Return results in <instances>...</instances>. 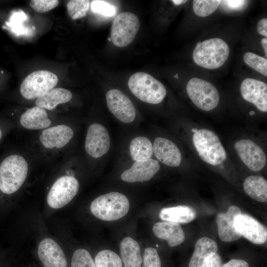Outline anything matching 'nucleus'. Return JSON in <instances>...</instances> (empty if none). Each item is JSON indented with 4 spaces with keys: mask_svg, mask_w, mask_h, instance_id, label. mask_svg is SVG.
Segmentation results:
<instances>
[{
    "mask_svg": "<svg viewBox=\"0 0 267 267\" xmlns=\"http://www.w3.org/2000/svg\"><path fill=\"white\" fill-rule=\"evenodd\" d=\"M234 147L242 162L251 171L258 172L265 167L267 162L266 153L254 141L242 138L235 142Z\"/></svg>",
    "mask_w": 267,
    "mask_h": 267,
    "instance_id": "f8f14e48",
    "label": "nucleus"
},
{
    "mask_svg": "<svg viewBox=\"0 0 267 267\" xmlns=\"http://www.w3.org/2000/svg\"><path fill=\"white\" fill-rule=\"evenodd\" d=\"M236 230L249 241L256 244H263L267 240V230L262 224L252 217L240 214L234 219Z\"/></svg>",
    "mask_w": 267,
    "mask_h": 267,
    "instance_id": "4468645a",
    "label": "nucleus"
},
{
    "mask_svg": "<svg viewBox=\"0 0 267 267\" xmlns=\"http://www.w3.org/2000/svg\"><path fill=\"white\" fill-rule=\"evenodd\" d=\"M107 107L110 112L120 121L129 124L136 117V110L129 97L118 89H111L106 94Z\"/></svg>",
    "mask_w": 267,
    "mask_h": 267,
    "instance_id": "ddd939ff",
    "label": "nucleus"
},
{
    "mask_svg": "<svg viewBox=\"0 0 267 267\" xmlns=\"http://www.w3.org/2000/svg\"><path fill=\"white\" fill-rule=\"evenodd\" d=\"M241 213L238 207L232 205L228 208L226 213H221L217 215L216 222L218 233L222 241L229 242L241 237L234 226V218Z\"/></svg>",
    "mask_w": 267,
    "mask_h": 267,
    "instance_id": "aec40b11",
    "label": "nucleus"
},
{
    "mask_svg": "<svg viewBox=\"0 0 267 267\" xmlns=\"http://www.w3.org/2000/svg\"><path fill=\"white\" fill-rule=\"evenodd\" d=\"M186 89L192 102L202 110L211 111L219 103L220 97L217 89L207 81L192 78L188 82Z\"/></svg>",
    "mask_w": 267,
    "mask_h": 267,
    "instance_id": "0eeeda50",
    "label": "nucleus"
},
{
    "mask_svg": "<svg viewBox=\"0 0 267 267\" xmlns=\"http://www.w3.org/2000/svg\"><path fill=\"white\" fill-rule=\"evenodd\" d=\"M92 11L96 13L107 16H112L115 14L116 8L113 5L104 0H93L91 3Z\"/></svg>",
    "mask_w": 267,
    "mask_h": 267,
    "instance_id": "473e14b6",
    "label": "nucleus"
},
{
    "mask_svg": "<svg viewBox=\"0 0 267 267\" xmlns=\"http://www.w3.org/2000/svg\"><path fill=\"white\" fill-rule=\"evenodd\" d=\"M80 187L74 176L63 175L58 177L50 186L46 202L51 208L58 209L68 204L77 194Z\"/></svg>",
    "mask_w": 267,
    "mask_h": 267,
    "instance_id": "6e6552de",
    "label": "nucleus"
},
{
    "mask_svg": "<svg viewBox=\"0 0 267 267\" xmlns=\"http://www.w3.org/2000/svg\"><path fill=\"white\" fill-rule=\"evenodd\" d=\"M244 62L263 76H267V59L254 53L247 52L243 55Z\"/></svg>",
    "mask_w": 267,
    "mask_h": 267,
    "instance_id": "7c9ffc66",
    "label": "nucleus"
},
{
    "mask_svg": "<svg viewBox=\"0 0 267 267\" xmlns=\"http://www.w3.org/2000/svg\"><path fill=\"white\" fill-rule=\"evenodd\" d=\"M218 250L215 241L207 237L200 238L195 243L188 267H203L208 258L217 253Z\"/></svg>",
    "mask_w": 267,
    "mask_h": 267,
    "instance_id": "4be33fe9",
    "label": "nucleus"
},
{
    "mask_svg": "<svg viewBox=\"0 0 267 267\" xmlns=\"http://www.w3.org/2000/svg\"><path fill=\"white\" fill-rule=\"evenodd\" d=\"M74 131L65 124H57L40 131L36 142L44 153H58L62 151L71 141Z\"/></svg>",
    "mask_w": 267,
    "mask_h": 267,
    "instance_id": "423d86ee",
    "label": "nucleus"
},
{
    "mask_svg": "<svg viewBox=\"0 0 267 267\" xmlns=\"http://www.w3.org/2000/svg\"><path fill=\"white\" fill-rule=\"evenodd\" d=\"M261 44L264 50L265 56L267 57V38H264L261 40Z\"/></svg>",
    "mask_w": 267,
    "mask_h": 267,
    "instance_id": "a19ab883",
    "label": "nucleus"
},
{
    "mask_svg": "<svg viewBox=\"0 0 267 267\" xmlns=\"http://www.w3.org/2000/svg\"><path fill=\"white\" fill-rule=\"evenodd\" d=\"M72 93L68 89L53 88L36 100V105L46 110H53L60 104L66 103L72 98Z\"/></svg>",
    "mask_w": 267,
    "mask_h": 267,
    "instance_id": "5701e85b",
    "label": "nucleus"
},
{
    "mask_svg": "<svg viewBox=\"0 0 267 267\" xmlns=\"http://www.w3.org/2000/svg\"><path fill=\"white\" fill-rule=\"evenodd\" d=\"M96 267H123L120 257L114 252L103 250L99 252L94 259Z\"/></svg>",
    "mask_w": 267,
    "mask_h": 267,
    "instance_id": "cd10ccee",
    "label": "nucleus"
},
{
    "mask_svg": "<svg viewBox=\"0 0 267 267\" xmlns=\"http://www.w3.org/2000/svg\"><path fill=\"white\" fill-rule=\"evenodd\" d=\"M58 82L57 76L47 70H38L27 76L23 81L20 92L26 99H37L54 88Z\"/></svg>",
    "mask_w": 267,
    "mask_h": 267,
    "instance_id": "9d476101",
    "label": "nucleus"
},
{
    "mask_svg": "<svg viewBox=\"0 0 267 267\" xmlns=\"http://www.w3.org/2000/svg\"><path fill=\"white\" fill-rule=\"evenodd\" d=\"M243 189L254 200L261 202L267 201V181L263 177L249 176L244 181Z\"/></svg>",
    "mask_w": 267,
    "mask_h": 267,
    "instance_id": "a878e982",
    "label": "nucleus"
},
{
    "mask_svg": "<svg viewBox=\"0 0 267 267\" xmlns=\"http://www.w3.org/2000/svg\"><path fill=\"white\" fill-rule=\"evenodd\" d=\"M142 262L143 267H161V262L157 250L152 247L145 249Z\"/></svg>",
    "mask_w": 267,
    "mask_h": 267,
    "instance_id": "72a5a7b5",
    "label": "nucleus"
},
{
    "mask_svg": "<svg viewBox=\"0 0 267 267\" xmlns=\"http://www.w3.org/2000/svg\"><path fill=\"white\" fill-rule=\"evenodd\" d=\"M130 203L121 193L111 192L99 196L91 203L90 210L97 218L105 221L121 219L128 212Z\"/></svg>",
    "mask_w": 267,
    "mask_h": 267,
    "instance_id": "7ed1b4c3",
    "label": "nucleus"
},
{
    "mask_svg": "<svg viewBox=\"0 0 267 267\" xmlns=\"http://www.w3.org/2000/svg\"><path fill=\"white\" fill-rule=\"evenodd\" d=\"M196 215L193 208L185 205L164 208L159 213L161 220L178 223L190 222L195 219Z\"/></svg>",
    "mask_w": 267,
    "mask_h": 267,
    "instance_id": "393cba45",
    "label": "nucleus"
},
{
    "mask_svg": "<svg viewBox=\"0 0 267 267\" xmlns=\"http://www.w3.org/2000/svg\"><path fill=\"white\" fill-rule=\"evenodd\" d=\"M128 85L135 97L149 104L161 103L167 94L164 85L146 73L137 72L133 74L129 79Z\"/></svg>",
    "mask_w": 267,
    "mask_h": 267,
    "instance_id": "39448f33",
    "label": "nucleus"
},
{
    "mask_svg": "<svg viewBox=\"0 0 267 267\" xmlns=\"http://www.w3.org/2000/svg\"><path fill=\"white\" fill-rule=\"evenodd\" d=\"M192 141L198 155L206 163L217 166L226 160L225 150L218 136L211 130H197L192 135Z\"/></svg>",
    "mask_w": 267,
    "mask_h": 267,
    "instance_id": "20e7f679",
    "label": "nucleus"
},
{
    "mask_svg": "<svg viewBox=\"0 0 267 267\" xmlns=\"http://www.w3.org/2000/svg\"><path fill=\"white\" fill-rule=\"evenodd\" d=\"M160 169L158 161L153 159L135 161L121 175V179L127 182H144L150 180Z\"/></svg>",
    "mask_w": 267,
    "mask_h": 267,
    "instance_id": "dca6fc26",
    "label": "nucleus"
},
{
    "mask_svg": "<svg viewBox=\"0 0 267 267\" xmlns=\"http://www.w3.org/2000/svg\"><path fill=\"white\" fill-rule=\"evenodd\" d=\"M58 3L57 0H32L30 5L35 11L44 13L56 7Z\"/></svg>",
    "mask_w": 267,
    "mask_h": 267,
    "instance_id": "f704fd0d",
    "label": "nucleus"
},
{
    "mask_svg": "<svg viewBox=\"0 0 267 267\" xmlns=\"http://www.w3.org/2000/svg\"><path fill=\"white\" fill-rule=\"evenodd\" d=\"M89 6V1L87 0H72L67 4V10L70 17L76 20L84 17Z\"/></svg>",
    "mask_w": 267,
    "mask_h": 267,
    "instance_id": "c756f323",
    "label": "nucleus"
},
{
    "mask_svg": "<svg viewBox=\"0 0 267 267\" xmlns=\"http://www.w3.org/2000/svg\"><path fill=\"white\" fill-rule=\"evenodd\" d=\"M227 7L232 9L237 10L241 7L244 4L245 1L244 0H222Z\"/></svg>",
    "mask_w": 267,
    "mask_h": 267,
    "instance_id": "ea45409f",
    "label": "nucleus"
},
{
    "mask_svg": "<svg viewBox=\"0 0 267 267\" xmlns=\"http://www.w3.org/2000/svg\"><path fill=\"white\" fill-rule=\"evenodd\" d=\"M38 255L44 267H67V260L62 248L50 238H44L40 242Z\"/></svg>",
    "mask_w": 267,
    "mask_h": 267,
    "instance_id": "f3484780",
    "label": "nucleus"
},
{
    "mask_svg": "<svg viewBox=\"0 0 267 267\" xmlns=\"http://www.w3.org/2000/svg\"><path fill=\"white\" fill-rule=\"evenodd\" d=\"M12 123L13 125L18 124L26 130L39 131L54 125V121L47 110L36 105L27 109L20 115L17 121Z\"/></svg>",
    "mask_w": 267,
    "mask_h": 267,
    "instance_id": "a211bd4d",
    "label": "nucleus"
},
{
    "mask_svg": "<svg viewBox=\"0 0 267 267\" xmlns=\"http://www.w3.org/2000/svg\"><path fill=\"white\" fill-rule=\"evenodd\" d=\"M140 27L138 18L134 14L124 12L114 19L111 28V39L116 46L125 47L134 39Z\"/></svg>",
    "mask_w": 267,
    "mask_h": 267,
    "instance_id": "1a4fd4ad",
    "label": "nucleus"
},
{
    "mask_svg": "<svg viewBox=\"0 0 267 267\" xmlns=\"http://www.w3.org/2000/svg\"><path fill=\"white\" fill-rule=\"evenodd\" d=\"M171 1L173 2L174 4H175L176 5H178L183 3H185L187 2V0H173Z\"/></svg>",
    "mask_w": 267,
    "mask_h": 267,
    "instance_id": "79ce46f5",
    "label": "nucleus"
},
{
    "mask_svg": "<svg viewBox=\"0 0 267 267\" xmlns=\"http://www.w3.org/2000/svg\"><path fill=\"white\" fill-rule=\"evenodd\" d=\"M242 97L253 104L260 111H267V85L265 82L253 78L245 79L240 85Z\"/></svg>",
    "mask_w": 267,
    "mask_h": 267,
    "instance_id": "2eb2a0df",
    "label": "nucleus"
},
{
    "mask_svg": "<svg viewBox=\"0 0 267 267\" xmlns=\"http://www.w3.org/2000/svg\"><path fill=\"white\" fill-rule=\"evenodd\" d=\"M29 161L21 153L10 150L0 155V192L13 194L25 183L30 169Z\"/></svg>",
    "mask_w": 267,
    "mask_h": 267,
    "instance_id": "f257e3e1",
    "label": "nucleus"
},
{
    "mask_svg": "<svg viewBox=\"0 0 267 267\" xmlns=\"http://www.w3.org/2000/svg\"><path fill=\"white\" fill-rule=\"evenodd\" d=\"M221 1L220 0H194L193 1V9L197 15L206 17L217 10Z\"/></svg>",
    "mask_w": 267,
    "mask_h": 267,
    "instance_id": "c85d7f7f",
    "label": "nucleus"
},
{
    "mask_svg": "<svg viewBox=\"0 0 267 267\" xmlns=\"http://www.w3.org/2000/svg\"><path fill=\"white\" fill-rule=\"evenodd\" d=\"M153 152L157 159L172 167L179 166L182 155L177 145L172 140L163 137H157L153 144Z\"/></svg>",
    "mask_w": 267,
    "mask_h": 267,
    "instance_id": "6ab92c4d",
    "label": "nucleus"
},
{
    "mask_svg": "<svg viewBox=\"0 0 267 267\" xmlns=\"http://www.w3.org/2000/svg\"><path fill=\"white\" fill-rule=\"evenodd\" d=\"M221 267H250V265L246 260L240 259H233L225 264H222Z\"/></svg>",
    "mask_w": 267,
    "mask_h": 267,
    "instance_id": "4c0bfd02",
    "label": "nucleus"
},
{
    "mask_svg": "<svg viewBox=\"0 0 267 267\" xmlns=\"http://www.w3.org/2000/svg\"><path fill=\"white\" fill-rule=\"evenodd\" d=\"M110 137L107 129L101 124L92 123L87 129L85 150L90 157L97 159L105 155L110 147Z\"/></svg>",
    "mask_w": 267,
    "mask_h": 267,
    "instance_id": "9b49d317",
    "label": "nucleus"
},
{
    "mask_svg": "<svg viewBox=\"0 0 267 267\" xmlns=\"http://www.w3.org/2000/svg\"><path fill=\"white\" fill-rule=\"evenodd\" d=\"M229 55V47L222 39L216 38L199 42L193 50L192 58L198 66L215 69L222 66Z\"/></svg>",
    "mask_w": 267,
    "mask_h": 267,
    "instance_id": "f03ea898",
    "label": "nucleus"
},
{
    "mask_svg": "<svg viewBox=\"0 0 267 267\" xmlns=\"http://www.w3.org/2000/svg\"><path fill=\"white\" fill-rule=\"evenodd\" d=\"M222 265L221 257L216 253L208 258L203 267H221Z\"/></svg>",
    "mask_w": 267,
    "mask_h": 267,
    "instance_id": "e433bc0d",
    "label": "nucleus"
},
{
    "mask_svg": "<svg viewBox=\"0 0 267 267\" xmlns=\"http://www.w3.org/2000/svg\"><path fill=\"white\" fill-rule=\"evenodd\" d=\"M120 250L125 267H141L142 263L140 247L137 242L130 237L121 242Z\"/></svg>",
    "mask_w": 267,
    "mask_h": 267,
    "instance_id": "b1692460",
    "label": "nucleus"
},
{
    "mask_svg": "<svg viewBox=\"0 0 267 267\" xmlns=\"http://www.w3.org/2000/svg\"><path fill=\"white\" fill-rule=\"evenodd\" d=\"M71 267H96V266L89 253L84 249H79L73 254Z\"/></svg>",
    "mask_w": 267,
    "mask_h": 267,
    "instance_id": "2f4dec72",
    "label": "nucleus"
},
{
    "mask_svg": "<svg viewBox=\"0 0 267 267\" xmlns=\"http://www.w3.org/2000/svg\"><path fill=\"white\" fill-rule=\"evenodd\" d=\"M152 231L157 237L166 240L172 247L180 245L185 240L184 232L178 223L168 221L158 222L153 225Z\"/></svg>",
    "mask_w": 267,
    "mask_h": 267,
    "instance_id": "412c9836",
    "label": "nucleus"
},
{
    "mask_svg": "<svg viewBox=\"0 0 267 267\" xmlns=\"http://www.w3.org/2000/svg\"><path fill=\"white\" fill-rule=\"evenodd\" d=\"M257 30L258 33L266 38L267 37V18H263L258 23Z\"/></svg>",
    "mask_w": 267,
    "mask_h": 267,
    "instance_id": "58836bf2",
    "label": "nucleus"
},
{
    "mask_svg": "<svg viewBox=\"0 0 267 267\" xmlns=\"http://www.w3.org/2000/svg\"><path fill=\"white\" fill-rule=\"evenodd\" d=\"M13 126V123L9 119L0 118V142Z\"/></svg>",
    "mask_w": 267,
    "mask_h": 267,
    "instance_id": "c9c22d12",
    "label": "nucleus"
},
{
    "mask_svg": "<svg viewBox=\"0 0 267 267\" xmlns=\"http://www.w3.org/2000/svg\"><path fill=\"white\" fill-rule=\"evenodd\" d=\"M129 150L134 161L146 160L151 158L153 155V144L147 137L139 136L131 140Z\"/></svg>",
    "mask_w": 267,
    "mask_h": 267,
    "instance_id": "bb28decb",
    "label": "nucleus"
}]
</instances>
